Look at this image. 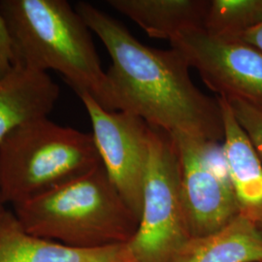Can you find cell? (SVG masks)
I'll return each instance as SVG.
<instances>
[{
	"mask_svg": "<svg viewBox=\"0 0 262 262\" xmlns=\"http://www.w3.org/2000/svg\"><path fill=\"white\" fill-rule=\"evenodd\" d=\"M75 9L111 56L112 66L106 72L110 111L136 116L169 135L224 140L219 98L193 84L190 67L179 51L144 45L93 4L78 2Z\"/></svg>",
	"mask_w": 262,
	"mask_h": 262,
	"instance_id": "obj_1",
	"label": "cell"
},
{
	"mask_svg": "<svg viewBox=\"0 0 262 262\" xmlns=\"http://www.w3.org/2000/svg\"><path fill=\"white\" fill-rule=\"evenodd\" d=\"M17 62L47 73L55 70L76 94H89L110 111L107 76L91 29L66 0H1Z\"/></svg>",
	"mask_w": 262,
	"mask_h": 262,
	"instance_id": "obj_2",
	"label": "cell"
},
{
	"mask_svg": "<svg viewBox=\"0 0 262 262\" xmlns=\"http://www.w3.org/2000/svg\"><path fill=\"white\" fill-rule=\"evenodd\" d=\"M14 213L29 233L78 249L127 243L139 225L102 163L14 205Z\"/></svg>",
	"mask_w": 262,
	"mask_h": 262,
	"instance_id": "obj_3",
	"label": "cell"
},
{
	"mask_svg": "<svg viewBox=\"0 0 262 262\" xmlns=\"http://www.w3.org/2000/svg\"><path fill=\"white\" fill-rule=\"evenodd\" d=\"M101 164L94 136L51 122L21 124L0 142V198L17 205Z\"/></svg>",
	"mask_w": 262,
	"mask_h": 262,
	"instance_id": "obj_4",
	"label": "cell"
},
{
	"mask_svg": "<svg viewBox=\"0 0 262 262\" xmlns=\"http://www.w3.org/2000/svg\"><path fill=\"white\" fill-rule=\"evenodd\" d=\"M190 238L174 142L151 127L140 221L127 247L136 262H173Z\"/></svg>",
	"mask_w": 262,
	"mask_h": 262,
	"instance_id": "obj_5",
	"label": "cell"
},
{
	"mask_svg": "<svg viewBox=\"0 0 262 262\" xmlns=\"http://www.w3.org/2000/svg\"><path fill=\"white\" fill-rule=\"evenodd\" d=\"M170 136L177 151L181 196L191 237L219 231L240 215L222 145L186 134Z\"/></svg>",
	"mask_w": 262,
	"mask_h": 262,
	"instance_id": "obj_6",
	"label": "cell"
},
{
	"mask_svg": "<svg viewBox=\"0 0 262 262\" xmlns=\"http://www.w3.org/2000/svg\"><path fill=\"white\" fill-rule=\"evenodd\" d=\"M78 96L90 117L92 134L108 177L140 221L151 127L128 113L104 109L89 94Z\"/></svg>",
	"mask_w": 262,
	"mask_h": 262,
	"instance_id": "obj_7",
	"label": "cell"
},
{
	"mask_svg": "<svg viewBox=\"0 0 262 262\" xmlns=\"http://www.w3.org/2000/svg\"><path fill=\"white\" fill-rule=\"evenodd\" d=\"M169 42L216 97L241 99L262 109V54L258 50L241 40L211 36L203 28L181 31Z\"/></svg>",
	"mask_w": 262,
	"mask_h": 262,
	"instance_id": "obj_8",
	"label": "cell"
},
{
	"mask_svg": "<svg viewBox=\"0 0 262 262\" xmlns=\"http://www.w3.org/2000/svg\"><path fill=\"white\" fill-rule=\"evenodd\" d=\"M0 262H136L127 244L78 249L29 233L14 212L0 215Z\"/></svg>",
	"mask_w": 262,
	"mask_h": 262,
	"instance_id": "obj_9",
	"label": "cell"
},
{
	"mask_svg": "<svg viewBox=\"0 0 262 262\" xmlns=\"http://www.w3.org/2000/svg\"><path fill=\"white\" fill-rule=\"evenodd\" d=\"M59 95L47 73L17 64L0 79V142L27 122L47 118Z\"/></svg>",
	"mask_w": 262,
	"mask_h": 262,
	"instance_id": "obj_10",
	"label": "cell"
},
{
	"mask_svg": "<svg viewBox=\"0 0 262 262\" xmlns=\"http://www.w3.org/2000/svg\"><path fill=\"white\" fill-rule=\"evenodd\" d=\"M219 98L224 123L222 145L225 164L240 214L254 220L262 215V161L229 103Z\"/></svg>",
	"mask_w": 262,
	"mask_h": 262,
	"instance_id": "obj_11",
	"label": "cell"
},
{
	"mask_svg": "<svg viewBox=\"0 0 262 262\" xmlns=\"http://www.w3.org/2000/svg\"><path fill=\"white\" fill-rule=\"evenodd\" d=\"M173 262H262V231L240 214L212 234L191 237Z\"/></svg>",
	"mask_w": 262,
	"mask_h": 262,
	"instance_id": "obj_12",
	"label": "cell"
},
{
	"mask_svg": "<svg viewBox=\"0 0 262 262\" xmlns=\"http://www.w3.org/2000/svg\"><path fill=\"white\" fill-rule=\"evenodd\" d=\"M210 0H109L108 5L148 36L170 41L179 32L203 28Z\"/></svg>",
	"mask_w": 262,
	"mask_h": 262,
	"instance_id": "obj_13",
	"label": "cell"
},
{
	"mask_svg": "<svg viewBox=\"0 0 262 262\" xmlns=\"http://www.w3.org/2000/svg\"><path fill=\"white\" fill-rule=\"evenodd\" d=\"M262 20V0H210L203 29L214 37L239 40Z\"/></svg>",
	"mask_w": 262,
	"mask_h": 262,
	"instance_id": "obj_14",
	"label": "cell"
},
{
	"mask_svg": "<svg viewBox=\"0 0 262 262\" xmlns=\"http://www.w3.org/2000/svg\"><path fill=\"white\" fill-rule=\"evenodd\" d=\"M226 100V99H225ZM262 161V109L241 99L226 100Z\"/></svg>",
	"mask_w": 262,
	"mask_h": 262,
	"instance_id": "obj_15",
	"label": "cell"
},
{
	"mask_svg": "<svg viewBox=\"0 0 262 262\" xmlns=\"http://www.w3.org/2000/svg\"><path fill=\"white\" fill-rule=\"evenodd\" d=\"M17 64L14 40L0 8V79L9 75Z\"/></svg>",
	"mask_w": 262,
	"mask_h": 262,
	"instance_id": "obj_16",
	"label": "cell"
},
{
	"mask_svg": "<svg viewBox=\"0 0 262 262\" xmlns=\"http://www.w3.org/2000/svg\"><path fill=\"white\" fill-rule=\"evenodd\" d=\"M239 40L243 41L246 44L252 47L255 48L262 54V20L257 25L246 30L243 35L239 38Z\"/></svg>",
	"mask_w": 262,
	"mask_h": 262,
	"instance_id": "obj_17",
	"label": "cell"
},
{
	"mask_svg": "<svg viewBox=\"0 0 262 262\" xmlns=\"http://www.w3.org/2000/svg\"><path fill=\"white\" fill-rule=\"evenodd\" d=\"M253 221H254V223L257 225V226L261 229L262 231V215H259L258 216H256Z\"/></svg>",
	"mask_w": 262,
	"mask_h": 262,
	"instance_id": "obj_18",
	"label": "cell"
},
{
	"mask_svg": "<svg viewBox=\"0 0 262 262\" xmlns=\"http://www.w3.org/2000/svg\"><path fill=\"white\" fill-rule=\"evenodd\" d=\"M4 210H5V209L2 207V201H1V198H0V215L2 214V212H3Z\"/></svg>",
	"mask_w": 262,
	"mask_h": 262,
	"instance_id": "obj_19",
	"label": "cell"
}]
</instances>
